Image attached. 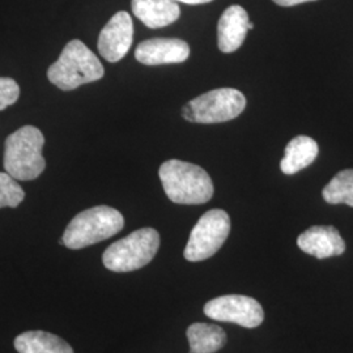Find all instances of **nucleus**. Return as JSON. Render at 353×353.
Returning <instances> with one entry per match:
<instances>
[{
	"label": "nucleus",
	"mask_w": 353,
	"mask_h": 353,
	"mask_svg": "<svg viewBox=\"0 0 353 353\" xmlns=\"http://www.w3.org/2000/svg\"><path fill=\"white\" fill-rule=\"evenodd\" d=\"M19 353H74L71 345L62 338L46 331H26L14 339Z\"/></svg>",
	"instance_id": "obj_15"
},
{
	"label": "nucleus",
	"mask_w": 353,
	"mask_h": 353,
	"mask_svg": "<svg viewBox=\"0 0 353 353\" xmlns=\"http://www.w3.org/2000/svg\"><path fill=\"white\" fill-rule=\"evenodd\" d=\"M272 1H275L278 6H281V7H293V6H299L301 3L316 1V0H272Z\"/></svg>",
	"instance_id": "obj_20"
},
{
	"label": "nucleus",
	"mask_w": 353,
	"mask_h": 353,
	"mask_svg": "<svg viewBox=\"0 0 353 353\" xmlns=\"http://www.w3.org/2000/svg\"><path fill=\"white\" fill-rule=\"evenodd\" d=\"M159 248V232L153 228H141L110 245L102 255V263L113 272H131L148 265Z\"/></svg>",
	"instance_id": "obj_5"
},
{
	"label": "nucleus",
	"mask_w": 353,
	"mask_h": 353,
	"mask_svg": "<svg viewBox=\"0 0 353 353\" xmlns=\"http://www.w3.org/2000/svg\"><path fill=\"white\" fill-rule=\"evenodd\" d=\"M230 232V219L224 210L203 214L190 233L183 256L189 262H202L221 249Z\"/></svg>",
	"instance_id": "obj_7"
},
{
	"label": "nucleus",
	"mask_w": 353,
	"mask_h": 353,
	"mask_svg": "<svg viewBox=\"0 0 353 353\" xmlns=\"http://www.w3.org/2000/svg\"><path fill=\"white\" fill-rule=\"evenodd\" d=\"M20 87L11 77H0V110L11 106L19 100Z\"/></svg>",
	"instance_id": "obj_19"
},
{
	"label": "nucleus",
	"mask_w": 353,
	"mask_h": 353,
	"mask_svg": "<svg viewBox=\"0 0 353 353\" xmlns=\"http://www.w3.org/2000/svg\"><path fill=\"white\" fill-rule=\"evenodd\" d=\"M131 8L140 21L151 29L170 26L181 16V8L173 0H132Z\"/></svg>",
	"instance_id": "obj_13"
},
{
	"label": "nucleus",
	"mask_w": 353,
	"mask_h": 353,
	"mask_svg": "<svg viewBox=\"0 0 353 353\" xmlns=\"http://www.w3.org/2000/svg\"><path fill=\"white\" fill-rule=\"evenodd\" d=\"M134 38L132 19L125 11L117 12L103 26L99 37V52L108 62L115 63L125 58Z\"/></svg>",
	"instance_id": "obj_9"
},
{
	"label": "nucleus",
	"mask_w": 353,
	"mask_h": 353,
	"mask_svg": "<svg viewBox=\"0 0 353 353\" xmlns=\"http://www.w3.org/2000/svg\"><path fill=\"white\" fill-rule=\"evenodd\" d=\"M103 75L105 70L100 59L80 39L70 41L59 59L48 70L49 81L62 90H74L100 80Z\"/></svg>",
	"instance_id": "obj_2"
},
{
	"label": "nucleus",
	"mask_w": 353,
	"mask_h": 353,
	"mask_svg": "<svg viewBox=\"0 0 353 353\" xmlns=\"http://www.w3.org/2000/svg\"><path fill=\"white\" fill-rule=\"evenodd\" d=\"M123 227L125 219L119 211L108 205H97L76 214L59 242L68 249L79 250L113 237Z\"/></svg>",
	"instance_id": "obj_3"
},
{
	"label": "nucleus",
	"mask_w": 353,
	"mask_h": 353,
	"mask_svg": "<svg viewBox=\"0 0 353 353\" xmlns=\"http://www.w3.org/2000/svg\"><path fill=\"white\" fill-rule=\"evenodd\" d=\"M43 134L34 126H24L4 143V169L17 181H33L42 174L46 161L42 156Z\"/></svg>",
	"instance_id": "obj_4"
},
{
	"label": "nucleus",
	"mask_w": 353,
	"mask_h": 353,
	"mask_svg": "<svg viewBox=\"0 0 353 353\" xmlns=\"http://www.w3.org/2000/svg\"><path fill=\"white\" fill-rule=\"evenodd\" d=\"M318 144L310 137L300 135L290 140L280 163V169L284 174H296L300 170L313 164L318 156Z\"/></svg>",
	"instance_id": "obj_14"
},
{
	"label": "nucleus",
	"mask_w": 353,
	"mask_h": 353,
	"mask_svg": "<svg viewBox=\"0 0 353 353\" xmlns=\"http://www.w3.org/2000/svg\"><path fill=\"white\" fill-rule=\"evenodd\" d=\"M159 176L166 196L176 204H204L214 196L212 179L198 165L168 160L160 166Z\"/></svg>",
	"instance_id": "obj_1"
},
{
	"label": "nucleus",
	"mask_w": 353,
	"mask_h": 353,
	"mask_svg": "<svg viewBox=\"0 0 353 353\" xmlns=\"http://www.w3.org/2000/svg\"><path fill=\"white\" fill-rule=\"evenodd\" d=\"M190 57L188 42L178 38H153L140 42L135 50L137 61L145 65L182 63Z\"/></svg>",
	"instance_id": "obj_10"
},
{
	"label": "nucleus",
	"mask_w": 353,
	"mask_h": 353,
	"mask_svg": "<svg viewBox=\"0 0 353 353\" xmlns=\"http://www.w3.org/2000/svg\"><path fill=\"white\" fill-rule=\"evenodd\" d=\"M26 192L8 173H0V208H16L24 201Z\"/></svg>",
	"instance_id": "obj_18"
},
{
	"label": "nucleus",
	"mask_w": 353,
	"mask_h": 353,
	"mask_svg": "<svg viewBox=\"0 0 353 353\" xmlns=\"http://www.w3.org/2000/svg\"><path fill=\"white\" fill-rule=\"evenodd\" d=\"M176 3H185V4H190V6H196V4H205V3H210L212 0H173Z\"/></svg>",
	"instance_id": "obj_21"
},
{
	"label": "nucleus",
	"mask_w": 353,
	"mask_h": 353,
	"mask_svg": "<svg viewBox=\"0 0 353 353\" xmlns=\"http://www.w3.org/2000/svg\"><path fill=\"white\" fill-rule=\"evenodd\" d=\"M204 314L219 322L236 323L245 328L262 325L265 312L255 299L243 294L220 296L204 305Z\"/></svg>",
	"instance_id": "obj_8"
},
{
	"label": "nucleus",
	"mask_w": 353,
	"mask_h": 353,
	"mask_svg": "<svg viewBox=\"0 0 353 353\" xmlns=\"http://www.w3.org/2000/svg\"><path fill=\"white\" fill-rule=\"evenodd\" d=\"M246 108V97L239 89L219 88L188 102L182 117L192 123H223L237 118Z\"/></svg>",
	"instance_id": "obj_6"
},
{
	"label": "nucleus",
	"mask_w": 353,
	"mask_h": 353,
	"mask_svg": "<svg viewBox=\"0 0 353 353\" xmlns=\"http://www.w3.org/2000/svg\"><path fill=\"white\" fill-rule=\"evenodd\" d=\"M328 204H347L353 207V169L341 170L322 191Z\"/></svg>",
	"instance_id": "obj_17"
},
{
	"label": "nucleus",
	"mask_w": 353,
	"mask_h": 353,
	"mask_svg": "<svg viewBox=\"0 0 353 353\" xmlns=\"http://www.w3.org/2000/svg\"><path fill=\"white\" fill-rule=\"evenodd\" d=\"M254 24L249 20V14L241 6H230L221 14L217 26V45L223 52L239 50L249 30Z\"/></svg>",
	"instance_id": "obj_11"
},
{
	"label": "nucleus",
	"mask_w": 353,
	"mask_h": 353,
	"mask_svg": "<svg viewBox=\"0 0 353 353\" xmlns=\"http://www.w3.org/2000/svg\"><path fill=\"white\" fill-rule=\"evenodd\" d=\"M297 246L316 259L339 256L345 252V242L339 230L334 227L309 228L299 236Z\"/></svg>",
	"instance_id": "obj_12"
},
{
	"label": "nucleus",
	"mask_w": 353,
	"mask_h": 353,
	"mask_svg": "<svg viewBox=\"0 0 353 353\" xmlns=\"http://www.w3.org/2000/svg\"><path fill=\"white\" fill-rule=\"evenodd\" d=\"M191 353H216L227 343V334L217 325L194 323L188 328Z\"/></svg>",
	"instance_id": "obj_16"
}]
</instances>
